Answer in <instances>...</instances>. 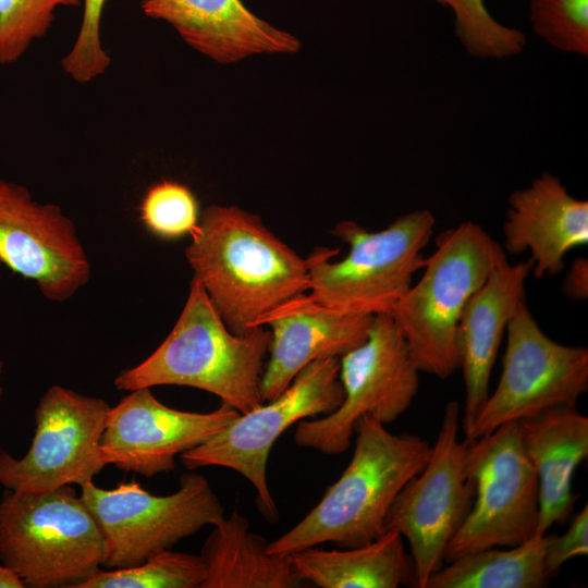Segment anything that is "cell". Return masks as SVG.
<instances>
[{
	"label": "cell",
	"instance_id": "1",
	"mask_svg": "<svg viewBox=\"0 0 588 588\" xmlns=\"http://www.w3.org/2000/svg\"><path fill=\"white\" fill-rule=\"evenodd\" d=\"M185 257L212 306L234 333L259 326L278 305L308 292L307 259L277 237L260 217L211 205L191 235Z\"/></svg>",
	"mask_w": 588,
	"mask_h": 588
},
{
	"label": "cell",
	"instance_id": "2",
	"mask_svg": "<svg viewBox=\"0 0 588 588\" xmlns=\"http://www.w3.org/2000/svg\"><path fill=\"white\" fill-rule=\"evenodd\" d=\"M354 434L353 456L340 478L301 522L268 543L269 553L292 554L326 542L355 548L384 532L390 505L425 467L431 445L419 436L391 433L371 415L357 420Z\"/></svg>",
	"mask_w": 588,
	"mask_h": 588
},
{
	"label": "cell",
	"instance_id": "3",
	"mask_svg": "<svg viewBox=\"0 0 588 588\" xmlns=\"http://www.w3.org/2000/svg\"><path fill=\"white\" fill-rule=\"evenodd\" d=\"M270 342L265 327L232 332L193 278L171 332L144 362L121 371L114 385L127 392L157 385L196 388L246 414L265 403L261 378Z\"/></svg>",
	"mask_w": 588,
	"mask_h": 588
},
{
	"label": "cell",
	"instance_id": "4",
	"mask_svg": "<svg viewBox=\"0 0 588 588\" xmlns=\"http://www.w3.org/2000/svg\"><path fill=\"white\" fill-rule=\"evenodd\" d=\"M503 256V247L471 221L439 234L419 281L390 313L420 372L445 379L460 369L462 311Z\"/></svg>",
	"mask_w": 588,
	"mask_h": 588
},
{
	"label": "cell",
	"instance_id": "5",
	"mask_svg": "<svg viewBox=\"0 0 588 588\" xmlns=\"http://www.w3.org/2000/svg\"><path fill=\"white\" fill-rule=\"evenodd\" d=\"M434 224L436 218L427 209L407 212L376 232L352 220L339 222L332 234L350 246L348 254L333 262L339 249L313 250L306 258L309 296L347 314H390L422 269V250Z\"/></svg>",
	"mask_w": 588,
	"mask_h": 588
},
{
	"label": "cell",
	"instance_id": "6",
	"mask_svg": "<svg viewBox=\"0 0 588 588\" xmlns=\"http://www.w3.org/2000/svg\"><path fill=\"white\" fill-rule=\"evenodd\" d=\"M105 558L101 531L69 485L45 492L7 489L0 500V561L30 588H76Z\"/></svg>",
	"mask_w": 588,
	"mask_h": 588
},
{
	"label": "cell",
	"instance_id": "7",
	"mask_svg": "<svg viewBox=\"0 0 588 588\" xmlns=\"http://www.w3.org/2000/svg\"><path fill=\"white\" fill-rule=\"evenodd\" d=\"M81 489V498L101 531L102 566L109 569L139 565L224 517V507L208 479L192 470L180 477L179 489L168 495L151 494L136 481L107 490L90 480Z\"/></svg>",
	"mask_w": 588,
	"mask_h": 588
},
{
	"label": "cell",
	"instance_id": "8",
	"mask_svg": "<svg viewBox=\"0 0 588 588\" xmlns=\"http://www.w3.org/2000/svg\"><path fill=\"white\" fill-rule=\"evenodd\" d=\"M340 358L317 359L304 367L277 397L240 416L207 441L180 454L186 470L204 466L230 468L257 492L256 504L270 523L278 506L267 480V464L277 439L295 422L335 411L343 401Z\"/></svg>",
	"mask_w": 588,
	"mask_h": 588
},
{
	"label": "cell",
	"instance_id": "9",
	"mask_svg": "<svg viewBox=\"0 0 588 588\" xmlns=\"http://www.w3.org/2000/svg\"><path fill=\"white\" fill-rule=\"evenodd\" d=\"M419 372L392 316H375L365 342L340 358L342 403L324 417L301 420L295 443L327 455L342 454L359 418L371 415L385 425L408 409Z\"/></svg>",
	"mask_w": 588,
	"mask_h": 588
},
{
	"label": "cell",
	"instance_id": "10",
	"mask_svg": "<svg viewBox=\"0 0 588 588\" xmlns=\"http://www.w3.org/2000/svg\"><path fill=\"white\" fill-rule=\"evenodd\" d=\"M465 471L475 482V498L445 549L444 562L489 548L514 547L535 536L538 477L522 446L517 421L467 440Z\"/></svg>",
	"mask_w": 588,
	"mask_h": 588
},
{
	"label": "cell",
	"instance_id": "11",
	"mask_svg": "<svg viewBox=\"0 0 588 588\" xmlns=\"http://www.w3.org/2000/svg\"><path fill=\"white\" fill-rule=\"evenodd\" d=\"M461 414L456 401L445 405L428 462L397 493L383 522L384 531L408 541L418 588L443 566L445 549L475 498V482L465 471L467 440H458Z\"/></svg>",
	"mask_w": 588,
	"mask_h": 588
},
{
	"label": "cell",
	"instance_id": "12",
	"mask_svg": "<svg viewBox=\"0 0 588 588\" xmlns=\"http://www.w3.org/2000/svg\"><path fill=\"white\" fill-rule=\"evenodd\" d=\"M588 390V350L550 339L523 302L506 329L503 367L466 440L546 409L574 405Z\"/></svg>",
	"mask_w": 588,
	"mask_h": 588
},
{
	"label": "cell",
	"instance_id": "13",
	"mask_svg": "<svg viewBox=\"0 0 588 588\" xmlns=\"http://www.w3.org/2000/svg\"><path fill=\"white\" fill-rule=\"evenodd\" d=\"M111 405L54 384L35 409V433L21 458L0 452V483L13 491L45 492L82 486L108 464L100 440Z\"/></svg>",
	"mask_w": 588,
	"mask_h": 588
},
{
	"label": "cell",
	"instance_id": "14",
	"mask_svg": "<svg viewBox=\"0 0 588 588\" xmlns=\"http://www.w3.org/2000/svg\"><path fill=\"white\" fill-rule=\"evenodd\" d=\"M0 262L54 303L70 299L91 277L74 222L58 205L37 201L1 175Z\"/></svg>",
	"mask_w": 588,
	"mask_h": 588
},
{
	"label": "cell",
	"instance_id": "15",
	"mask_svg": "<svg viewBox=\"0 0 588 588\" xmlns=\"http://www.w3.org/2000/svg\"><path fill=\"white\" fill-rule=\"evenodd\" d=\"M111 406L100 446L107 464L145 477L175 469V457L207 441L240 413L221 403L208 413L185 412L161 403L140 388Z\"/></svg>",
	"mask_w": 588,
	"mask_h": 588
},
{
	"label": "cell",
	"instance_id": "16",
	"mask_svg": "<svg viewBox=\"0 0 588 588\" xmlns=\"http://www.w3.org/2000/svg\"><path fill=\"white\" fill-rule=\"evenodd\" d=\"M373 317L332 309L307 292L268 311L259 320V326L271 328L269 358L261 378L264 402L277 397L308 364L341 358L364 343Z\"/></svg>",
	"mask_w": 588,
	"mask_h": 588
},
{
	"label": "cell",
	"instance_id": "17",
	"mask_svg": "<svg viewBox=\"0 0 588 588\" xmlns=\"http://www.w3.org/2000/svg\"><path fill=\"white\" fill-rule=\"evenodd\" d=\"M534 262L499 259L483 284L467 301L457 327L460 368L465 383L461 425L466 434L489 396L492 367L507 326L525 302Z\"/></svg>",
	"mask_w": 588,
	"mask_h": 588
},
{
	"label": "cell",
	"instance_id": "18",
	"mask_svg": "<svg viewBox=\"0 0 588 588\" xmlns=\"http://www.w3.org/2000/svg\"><path fill=\"white\" fill-rule=\"evenodd\" d=\"M504 250L530 252L536 278L559 274L565 255L588 244V203L572 196L561 180L543 172L509 196Z\"/></svg>",
	"mask_w": 588,
	"mask_h": 588
},
{
	"label": "cell",
	"instance_id": "19",
	"mask_svg": "<svg viewBox=\"0 0 588 588\" xmlns=\"http://www.w3.org/2000/svg\"><path fill=\"white\" fill-rule=\"evenodd\" d=\"M143 13L170 24L195 50L220 63L256 53L295 52L299 41L242 0H143Z\"/></svg>",
	"mask_w": 588,
	"mask_h": 588
},
{
	"label": "cell",
	"instance_id": "20",
	"mask_svg": "<svg viewBox=\"0 0 588 588\" xmlns=\"http://www.w3.org/2000/svg\"><path fill=\"white\" fill-rule=\"evenodd\" d=\"M517 422L522 446L538 477L535 536H543L572 512L576 499L573 476L588 456V418L574 404L555 406Z\"/></svg>",
	"mask_w": 588,
	"mask_h": 588
},
{
	"label": "cell",
	"instance_id": "21",
	"mask_svg": "<svg viewBox=\"0 0 588 588\" xmlns=\"http://www.w3.org/2000/svg\"><path fill=\"white\" fill-rule=\"evenodd\" d=\"M268 543L250 531L248 519L236 511L223 517L213 525L199 554L206 569L200 588L306 587L290 554H271Z\"/></svg>",
	"mask_w": 588,
	"mask_h": 588
},
{
	"label": "cell",
	"instance_id": "22",
	"mask_svg": "<svg viewBox=\"0 0 588 588\" xmlns=\"http://www.w3.org/2000/svg\"><path fill=\"white\" fill-rule=\"evenodd\" d=\"M293 569L304 583L320 588H396L415 586L412 556L403 538L384 531L373 541L355 548H307L290 554Z\"/></svg>",
	"mask_w": 588,
	"mask_h": 588
},
{
	"label": "cell",
	"instance_id": "23",
	"mask_svg": "<svg viewBox=\"0 0 588 588\" xmlns=\"http://www.w3.org/2000/svg\"><path fill=\"white\" fill-rule=\"evenodd\" d=\"M553 534L499 550L497 547L464 555L430 576L425 588H541L551 577L546 550Z\"/></svg>",
	"mask_w": 588,
	"mask_h": 588
},
{
	"label": "cell",
	"instance_id": "24",
	"mask_svg": "<svg viewBox=\"0 0 588 588\" xmlns=\"http://www.w3.org/2000/svg\"><path fill=\"white\" fill-rule=\"evenodd\" d=\"M205 576L200 555L166 549L136 566L98 568L76 588H200Z\"/></svg>",
	"mask_w": 588,
	"mask_h": 588
},
{
	"label": "cell",
	"instance_id": "25",
	"mask_svg": "<svg viewBox=\"0 0 588 588\" xmlns=\"http://www.w3.org/2000/svg\"><path fill=\"white\" fill-rule=\"evenodd\" d=\"M431 1L452 11L455 35L471 57L506 59L520 54L526 47V35L494 19L483 0Z\"/></svg>",
	"mask_w": 588,
	"mask_h": 588
},
{
	"label": "cell",
	"instance_id": "26",
	"mask_svg": "<svg viewBox=\"0 0 588 588\" xmlns=\"http://www.w3.org/2000/svg\"><path fill=\"white\" fill-rule=\"evenodd\" d=\"M81 4L82 0H0V64L16 62L46 36L57 9Z\"/></svg>",
	"mask_w": 588,
	"mask_h": 588
},
{
	"label": "cell",
	"instance_id": "27",
	"mask_svg": "<svg viewBox=\"0 0 588 588\" xmlns=\"http://www.w3.org/2000/svg\"><path fill=\"white\" fill-rule=\"evenodd\" d=\"M139 218L154 235L174 240L192 235L199 223L198 201L192 191L175 181L162 180L148 188Z\"/></svg>",
	"mask_w": 588,
	"mask_h": 588
},
{
	"label": "cell",
	"instance_id": "28",
	"mask_svg": "<svg viewBox=\"0 0 588 588\" xmlns=\"http://www.w3.org/2000/svg\"><path fill=\"white\" fill-rule=\"evenodd\" d=\"M529 22L552 48L588 56V0H530Z\"/></svg>",
	"mask_w": 588,
	"mask_h": 588
},
{
	"label": "cell",
	"instance_id": "29",
	"mask_svg": "<svg viewBox=\"0 0 588 588\" xmlns=\"http://www.w3.org/2000/svg\"><path fill=\"white\" fill-rule=\"evenodd\" d=\"M107 0H83V15L76 38L61 60L63 72L78 84L106 73L111 58L101 40V19Z\"/></svg>",
	"mask_w": 588,
	"mask_h": 588
},
{
	"label": "cell",
	"instance_id": "30",
	"mask_svg": "<svg viewBox=\"0 0 588 588\" xmlns=\"http://www.w3.org/2000/svg\"><path fill=\"white\" fill-rule=\"evenodd\" d=\"M588 553V506L575 516L568 529L561 536L552 535L546 550V568L555 576L561 566L572 558Z\"/></svg>",
	"mask_w": 588,
	"mask_h": 588
},
{
	"label": "cell",
	"instance_id": "31",
	"mask_svg": "<svg viewBox=\"0 0 588 588\" xmlns=\"http://www.w3.org/2000/svg\"><path fill=\"white\" fill-rule=\"evenodd\" d=\"M565 296L571 299L583 301L588 296V260L585 257L576 258L562 283Z\"/></svg>",
	"mask_w": 588,
	"mask_h": 588
},
{
	"label": "cell",
	"instance_id": "32",
	"mask_svg": "<svg viewBox=\"0 0 588 588\" xmlns=\"http://www.w3.org/2000/svg\"><path fill=\"white\" fill-rule=\"evenodd\" d=\"M21 577L9 566L0 564V588H24Z\"/></svg>",
	"mask_w": 588,
	"mask_h": 588
},
{
	"label": "cell",
	"instance_id": "33",
	"mask_svg": "<svg viewBox=\"0 0 588 588\" xmlns=\"http://www.w3.org/2000/svg\"><path fill=\"white\" fill-rule=\"evenodd\" d=\"M3 366H4V364H3V360H2V358H1V356H0V375L2 373ZM1 393H2V389H1V387H0V395H1Z\"/></svg>",
	"mask_w": 588,
	"mask_h": 588
}]
</instances>
